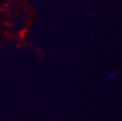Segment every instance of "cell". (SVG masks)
Segmentation results:
<instances>
[{
	"mask_svg": "<svg viewBox=\"0 0 122 121\" xmlns=\"http://www.w3.org/2000/svg\"><path fill=\"white\" fill-rule=\"evenodd\" d=\"M114 77H115V74H114V73H111V74L109 76V80H113Z\"/></svg>",
	"mask_w": 122,
	"mask_h": 121,
	"instance_id": "obj_1",
	"label": "cell"
}]
</instances>
